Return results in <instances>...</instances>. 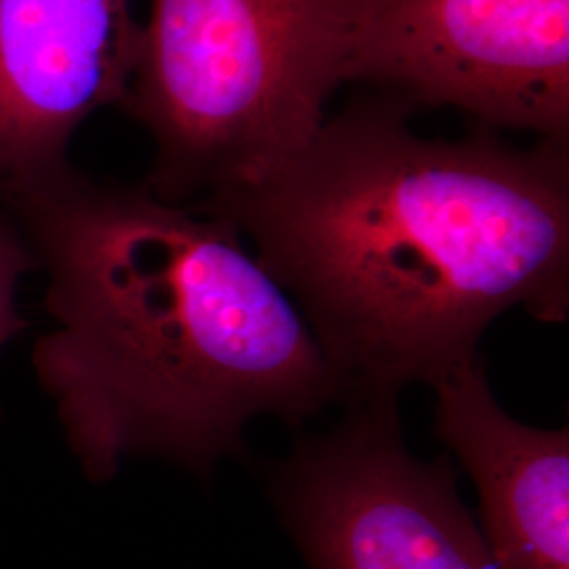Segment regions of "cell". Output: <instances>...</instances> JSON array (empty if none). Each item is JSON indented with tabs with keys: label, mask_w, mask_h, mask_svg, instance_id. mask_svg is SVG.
I'll list each match as a JSON object with an SVG mask.
<instances>
[{
	"label": "cell",
	"mask_w": 569,
	"mask_h": 569,
	"mask_svg": "<svg viewBox=\"0 0 569 569\" xmlns=\"http://www.w3.org/2000/svg\"><path fill=\"white\" fill-rule=\"evenodd\" d=\"M340 425L300 439L270 491L312 569H496L448 456L403 441L397 397L348 401Z\"/></svg>",
	"instance_id": "4"
},
{
	"label": "cell",
	"mask_w": 569,
	"mask_h": 569,
	"mask_svg": "<svg viewBox=\"0 0 569 569\" xmlns=\"http://www.w3.org/2000/svg\"><path fill=\"white\" fill-rule=\"evenodd\" d=\"M435 432L479 493L496 569H569V428L529 427L496 401L481 357L435 387Z\"/></svg>",
	"instance_id": "7"
},
{
	"label": "cell",
	"mask_w": 569,
	"mask_h": 569,
	"mask_svg": "<svg viewBox=\"0 0 569 569\" xmlns=\"http://www.w3.org/2000/svg\"><path fill=\"white\" fill-rule=\"evenodd\" d=\"M4 213L49 274L58 327L34 366L93 481L129 456L209 477L243 458L251 420L300 427L346 403L302 312L226 220L74 167Z\"/></svg>",
	"instance_id": "2"
},
{
	"label": "cell",
	"mask_w": 569,
	"mask_h": 569,
	"mask_svg": "<svg viewBox=\"0 0 569 569\" xmlns=\"http://www.w3.org/2000/svg\"><path fill=\"white\" fill-rule=\"evenodd\" d=\"M30 268H37L30 247L18 224L0 211V348L26 326L16 310V289Z\"/></svg>",
	"instance_id": "8"
},
{
	"label": "cell",
	"mask_w": 569,
	"mask_h": 569,
	"mask_svg": "<svg viewBox=\"0 0 569 569\" xmlns=\"http://www.w3.org/2000/svg\"><path fill=\"white\" fill-rule=\"evenodd\" d=\"M350 13L352 0H150L124 103L154 146L143 188L192 207L302 152L346 82Z\"/></svg>",
	"instance_id": "3"
},
{
	"label": "cell",
	"mask_w": 569,
	"mask_h": 569,
	"mask_svg": "<svg viewBox=\"0 0 569 569\" xmlns=\"http://www.w3.org/2000/svg\"><path fill=\"white\" fill-rule=\"evenodd\" d=\"M142 47L129 0H0V207L60 180L82 122L124 108Z\"/></svg>",
	"instance_id": "6"
},
{
	"label": "cell",
	"mask_w": 569,
	"mask_h": 569,
	"mask_svg": "<svg viewBox=\"0 0 569 569\" xmlns=\"http://www.w3.org/2000/svg\"><path fill=\"white\" fill-rule=\"evenodd\" d=\"M345 74L569 143V0H352Z\"/></svg>",
	"instance_id": "5"
},
{
	"label": "cell",
	"mask_w": 569,
	"mask_h": 569,
	"mask_svg": "<svg viewBox=\"0 0 569 569\" xmlns=\"http://www.w3.org/2000/svg\"><path fill=\"white\" fill-rule=\"evenodd\" d=\"M190 209L239 230L346 403L435 387L512 308L568 321L569 143L422 138L392 103H357L262 182Z\"/></svg>",
	"instance_id": "1"
}]
</instances>
